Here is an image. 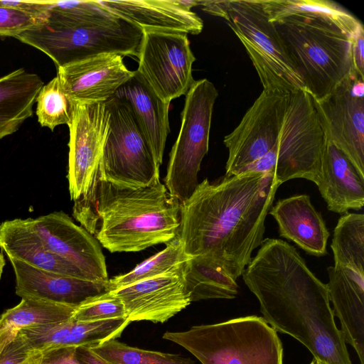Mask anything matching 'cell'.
I'll use <instances>...</instances> for the list:
<instances>
[{"mask_svg":"<svg viewBox=\"0 0 364 364\" xmlns=\"http://www.w3.org/2000/svg\"><path fill=\"white\" fill-rule=\"evenodd\" d=\"M183 274L191 302L210 299H230L238 293L236 279L205 255L189 258L183 265Z\"/></svg>","mask_w":364,"mask_h":364,"instance_id":"27","label":"cell"},{"mask_svg":"<svg viewBox=\"0 0 364 364\" xmlns=\"http://www.w3.org/2000/svg\"><path fill=\"white\" fill-rule=\"evenodd\" d=\"M242 279L259 301L263 318L276 331L302 343L325 364H352L336 326L326 284L287 242L263 240Z\"/></svg>","mask_w":364,"mask_h":364,"instance_id":"1","label":"cell"},{"mask_svg":"<svg viewBox=\"0 0 364 364\" xmlns=\"http://www.w3.org/2000/svg\"><path fill=\"white\" fill-rule=\"evenodd\" d=\"M27 219L51 252L79 268L89 280L108 281L101 245L68 215L59 211Z\"/></svg>","mask_w":364,"mask_h":364,"instance_id":"15","label":"cell"},{"mask_svg":"<svg viewBox=\"0 0 364 364\" xmlns=\"http://www.w3.org/2000/svg\"><path fill=\"white\" fill-rule=\"evenodd\" d=\"M364 28L362 27L353 38V63L355 73L364 78Z\"/></svg>","mask_w":364,"mask_h":364,"instance_id":"37","label":"cell"},{"mask_svg":"<svg viewBox=\"0 0 364 364\" xmlns=\"http://www.w3.org/2000/svg\"><path fill=\"white\" fill-rule=\"evenodd\" d=\"M73 318L80 321H96L127 316L121 299L113 291H108L85 300L76 307Z\"/></svg>","mask_w":364,"mask_h":364,"instance_id":"33","label":"cell"},{"mask_svg":"<svg viewBox=\"0 0 364 364\" xmlns=\"http://www.w3.org/2000/svg\"><path fill=\"white\" fill-rule=\"evenodd\" d=\"M279 186L274 171H247L214 183L204 179L180 204L178 237L186 255H205L237 279L263 241Z\"/></svg>","mask_w":364,"mask_h":364,"instance_id":"2","label":"cell"},{"mask_svg":"<svg viewBox=\"0 0 364 364\" xmlns=\"http://www.w3.org/2000/svg\"><path fill=\"white\" fill-rule=\"evenodd\" d=\"M46 16L0 6V36L15 38L41 23Z\"/></svg>","mask_w":364,"mask_h":364,"instance_id":"34","label":"cell"},{"mask_svg":"<svg viewBox=\"0 0 364 364\" xmlns=\"http://www.w3.org/2000/svg\"><path fill=\"white\" fill-rule=\"evenodd\" d=\"M137 58L136 71L166 103L186 95L195 82L196 58L186 33L144 31Z\"/></svg>","mask_w":364,"mask_h":364,"instance_id":"11","label":"cell"},{"mask_svg":"<svg viewBox=\"0 0 364 364\" xmlns=\"http://www.w3.org/2000/svg\"><path fill=\"white\" fill-rule=\"evenodd\" d=\"M112 13L142 31L178 32L197 35L203 28L202 19L191 9L197 0L100 1Z\"/></svg>","mask_w":364,"mask_h":364,"instance_id":"19","label":"cell"},{"mask_svg":"<svg viewBox=\"0 0 364 364\" xmlns=\"http://www.w3.org/2000/svg\"><path fill=\"white\" fill-rule=\"evenodd\" d=\"M0 248L9 259L55 274L89 280L79 268L51 252L27 218L0 224Z\"/></svg>","mask_w":364,"mask_h":364,"instance_id":"24","label":"cell"},{"mask_svg":"<svg viewBox=\"0 0 364 364\" xmlns=\"http://www.w3.org/2000/svg\"><path fill=\"white\" fill-rule=\"evenodd\" d=\"M224 19L244 46L263 90L289 95L305 90L261 0L228 1Z\"/></svg>","mask_w":364,"mask_h":364,"instance_id":"7","label":"cell"},{"mask_svg":"<svg viewBox=\"0 0 364 364\" xmlns=\"http://www.w3.org/2000/svg\"><path fill=\"white\" fill-rule=\"evenodd\" d=\"M180 204L161 182L124 186L97 171L87 192L75 200L73 215L109 252H134L178 236Z\"/></svg>","mask_w":364,"mask_h":364,"instance_id":"3","label":"cell"},{"mask_svg":"<svg viewBox=\"0 0 364 364\" xmlns=\"http://www.w3.org/2000/svg\"><path fill=\"white\" fill-rule=\"evenodd\" d=\"M278 224L280 236L291 240L308 254L327 253L329 232L309 196L295 195L279 200L269 211Z\"/></svg>","mask_w":364,"mask_h":364,"instance_id":"22","label":"cell"},{"mask_svg":"<svg viewBox=\"0 0 364 364\" xmlns=\"http://www.w3.org/2000/svg\"><path fill=\"white\" fill-rule=\"evenodd\" d=\"M163 338L182 346L202 364H283L277 331L257 316L167 331Z\"/></svg>","mask_w":364,"mask_h":364,"instance_id":"6","label":"cell"},{"mask_svg":"<svg viewBox=\"0 0 364 364\" xmlns=\"http://www.w3.org/2000/svg\"><path fill=\"white\" fill-rule=\"evenodd\" d=\"M198 6L211 15L225 18L228 1H198Z\"/></svg>","mask_w":364,"mask_h":364,"instance_id":"39","label":"cell"},{"mask_svg":"<svg viewBox=\"0 0 364 364\" xmlns=\"http://www.w3.org/2000/svg\"><path fill=\"white\" fill-rule=\"evenodd\" d=\"M289 95L263 90L239 124L226 135L228 150L225 177L242 173L277 143Z\"/></svg>","mask_w":364,"mask_h":364,"instance_id":"12","label":"cell"},{"mask_svg":"<svg viewBox=\"0 0 364 364\" xmlns=\"http://www.w3.org/2000/svg\"><path fill=\"white\" fill-rule=\"evenodd\" d=\"M77 306L33 299L21 302L0 316V353L23 328L60 322L73 317Z\"/></svg>","mask_w":364,"mask_h":364,"instance_id":"28","label":"cell"},{"mask_svg":"<svg viewBox=\"0 0 364 364\" xmlns=\"http://www.w3.org/2000/svg\"><path fill=\"white\" fill-rule=\"evenodd\" d=\"M76 354L80 364H115L102 358L95 353L90 347H77Z\"/></svg>","mask_w":364,"mask_h":364,"instance_id":"38","label":"cell"},{"mask_svg":"<svg viewBox=\"0 0 364 364\" xmlns=\"http://www.w3.org/2000/svg\"><path fill=\"white\" fill-rule=\"evenodd\" d=\"M57 76L76 104L105 102L134 75L116 53H102L57 68Z\"/></svg>","mask_w":364,"mask_h":364,"instance_id":"17","label":"cell"},{"mask_svg":"<svg viewBox=\"0 0 364 364\" xmlns=\"http://www.w3.org/2000/svg\"><path fill=\"white\" fill-rule=\"evenodd\" d=\"M304 89L319 101L355 72L353 38L331 19L292 15L273 22Z\"/></svg>","mask_w":364,"mask_h":364,"instance_id":"5","label":"cell"},{"mask_svg":"<svg viewBox=\"0 0 364 364\" xmlns=\"http://www.w3.org/2000/svg\"><path fill=\"white\" fill-rule=\"evenodd\" d=\"M36 102L38 121L42 127L53 131L58 125L71 123L77 105L65 92L58 76L43 85Z\"/></svg>","mask_w":364,"mask_h":364,"instance_id":"32","label":"cell"},{"mask_svg":"<svg viewBox=\"0 0 364 364\" xmlns=\"http://www.w3.org/2000/svg\"><path fill=\"white\" fill-rule=\"evenodd\" d=\"M129 323L128 318L80 321L72 317L60 322L29 326L19 333L33 348L45 352L64 347H92L116 339Z\"/></svg>","mask_w":364,"mask_h":364,"instance_id":"21","label":"cell"},{"mask_svg":"<svg viewBox=\"0 0 364 364\" xmlns=\"http://www.w3.org/2000/svg\"><path fill=\"white\" fill-rule=\"evenodd\" d=\"M364 78L351 73L314 102L326 136L364 176Z\"/></svg>","mask_w":364,"mask_h":364,"instance_id":"13","label":"cell"},{"mask_svg":"<svg viewBox=\"0 0 364 364\" xmlns=\"http://www.w3.org/2000/svg\"><path fill=\"white\" fill-rule=\"evenodd\" d=\"M43 85L38 75L23 68L0 77V139L16 132L32 116Z\"/></svg>","mask_w":364,"mask_h":364,"instance_id":"26","label":"cell"},{"mask_svg":"<svg viewBox=\"0 0 364 364\" xmlns=\"http://www.w3.org/2000/svg\"><path fill=\"white\" fill-rule=\"evenodd\" d=\"M105 104L109 128L98 170L105 180L129 187H146L159 181V164L129 104L114 95Z\"/></svg>","mask_w":364,"mask_h":364,"instance_id":"10","label":"cell"},{"mask_svg":"<svg viewBox=\"0 0 364 364\" xmlns=\"http://www.w3.org/2000/svg\"><path fill=\"white\" fill-rule=\"evenodd\" d=\"M326 134L314 99L305 90L289 95L277 143L274 178L281 185L294 178L319 183Z\"/></svg>","mask_w":364,"mask_h":364,"instance_id":"9","label":"cell"},{"mask_svg":"<svg viewBox=\"0 0 364 364\" xmlns=\"http://www.w3.org/2000/svg\"><path fill=\"white\" fill-rule=\"evenodd\" d=\"M97 355L115 364H196L189 358L138 348L116 339L90 347Z\"/></svg>","mask_w":364,"mask_h":364,"instance_id":"31","label":"cell"},{"mask_svg":"<svg viewBox=\"0 0 364 364\" xmlns=\"http://www.w3.org/2000/svg\"><path fill=\"white\" fill-rule=\"evenodd\" d=\"M114 95L129 104L156 161L161 165L170 132V104L160 99L136 70Z\"/></svg>","mask_w":364,"mask_h":364,"instance_id":"25","label":"cell"},{"mask_svg":"<svg viewBox=\"0 0 364 364\" xmlns=\"http://www.w3.org/2000/svg\"><path fill=\"white\" fill-rule=\"evenodd\" d=\"M6 262L4 257V255L0 252V279L1 278V275L3 273L4 268L5 267Z\"/></svg>","mask_w":364,"mask_h":364,"instance_id":"40","label":"cell"},{"mask_svg":"<svg viewBox=\"0 0 364 364\" xmlns=\"http://www.w3.org/2000/svg\"><path fill=\"white\" fill-rule=\"evenodd\" d=\"M75 347H64L43 352L41 364H80Z\"/></svg>","mask_w":364,"mask_h":364,"instance_id":"36","label":"cell"},{"mask_svg":"<svg viewBox=\"0 0 364 364\" xmlns=\"http://www.w3.org/2000/svg\"><path fill=\"white\" fill-rule=\"evenodd\" d=\"M321 180L317 185L328 209L336 213L364 205V176L326 135Z\"/></svg>","mask_w":364,"mask_h":364,"instance_id":"23","label":"cell"},{"mask_svg":"<svg viewBox=\"0 0 364 364\" xmlns=\"http://www.w3.org/2000/svg\"><path fill=\"white\" fill-rule=\"evenodd\" d=\"M218 92L204 78L195 80L186 95L181 125L169 155L165 186L179 203L196 188L203 159L208 151L213 107Z\"/></svg>","mask_w":364,"mask_h":364,"instance_id":"8","label":"cell"},{"mask_svg":"<svg viewBox=\"0 0 364 364\" xmlns=\"http://www.w3.org/2000/svg\"><path fill=\"white\" fill-rule=\"evenodd\" d=\"M269 22L297 14L320 15L331 19L353 38L363 24L337 3L326 0H261Z\"/></svg>","mask_w":364,"mask_h":364,"instance_id":"29","label":"cell"},{"mask_svg":"<svg viewBox=\"0 0 364 364\" xmlns=\"http://www.w3.org/2000/svg\"><path fill=\"white\" fill-rule=\"evenodd\" d=\"M43 352L33 348L18 333L0 353V364H41Z\"/></svg>","mask_w":364,"mask_h":364,"instance_id":"35","label":"cell"},{"mask_svg":"<svg viewBox=\"0 0 364 364\" xmlns=\"http://www.w3.org/2000/svg\"><path fill=\"white\" fill-rule=\"evenodd\" d=\"M189 258L191 257L186 255L183 244L177 236L166 244L164 250L143 261L129 272L108 279V290H115L144 279L178 270Z\"/></svg>","mask_w":364,"mask_h":364,"instance_id":"30","label":"cell"},{"mask_svg":"<svg viewBox=\"0 0 364 364\" xmlns=\"http://www.w3.org/2000/svg\"><path fill=\"white\" fill-rule=\"evenodd\" d=\"M310 364H317V361L315 359H314Z\"/></svg>","mask_w":364,"mask_h":364,"instance_id":"41","label":"cell"},{"mask_svg":"<svg viewBox=\"0 0 364 364\" xmlns=\"http://www.w3.org/2000/svg\"><path fill=\"white\" fill-rule=\"evenodd\" d=\"M21 299L77 306L87 298L108 291L107 282H96L50 272L9 259Z\"/></svg>","mask_w":364,"mask_h":364,"instance_id":"20","label":"cell"},{"mask_svg":"<svg viewBox=\"0 0 364 364\" xmlns=\"http://www.w3.org/2000/svg\"><path fill=\"white\" fill-rule=\"evenodd\" d=\"M327 268L326 284L333 314L341 324L346 343L364 364V259L335 257Z\"/></svg>","mask_w":364,"mask_h":364,"instance_id":"16","label":"cell"},{"mask_svg":"<svg viewBox=\"0 0 364 364\" xmlns=\"http://www.w3.org/2000/svg\"><path fill=\"white\" fill-rule=\"evenodd\" d=\"M41 23L16 37L47 55L57 68L102 53L137 58L143 31L100 1H47Z\"/></svg>","mask_w":364,"mask_h":364,"instance_id":"4","label":"cell"},{"mask_svg":"<svg viewBox=\"0 0 364 364\" xmlns=\"http://www.w3.org/2000/svg\"><path fill=\"white\" fill-rule=\"evenodd\" d=\"M183 269V266L178 270L112 290L122 301L130 323H164L191 303Z\"/></svg>","mask_w":364,"mask_h":364,"instance_id":"18","label":"cell"},{"mask_svg":"<svg viewBox=\"0 0 364 364\" xmlns=\"http://www.w3.org/2000/svg\"><path fill=\"white\" fill-rule=\"evenodd\" d=\"M105 102L77 104L68 126V179L70 198L76 200L92 186L100 168L109 128Z\"/></svg>","mask_w":364,"mask_h":364,"instance_id":"14","label":"cell"},{"mask_svg":"<svg viewBox=\"0 0 364 364\" xmlns=\"http://www.w3.org/2000/svg\"><path fill=\"white\" fill-rule=\"evenodd\" d=\"M317 361V360H316ZM317 364H325V363H321L319 361H317Z\"/></svg>","mask_w":364,"mask_h":364,"instance_id":"42","label":"cell"}]
</instances>
